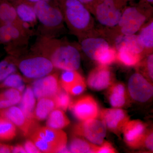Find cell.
Listing matches in <instances>:
<instances>
[{"label": "cell", "mask_w": 153, "mask_h": 153, "mask_svg": "<svg viewBox=\"0 0 153 153\" xmlns=\"http://www.w3.org/2000/svg\"><path fill=\"white\" fill-rule=\"evenodd\" d=\"M140 1H143L146 2L149 4L152 5L153 4V0H140Z\"/></svg>", "instance_id": "obj_46"}, {"label": "cell", "mask_w": 153, "mask_h": 153, "mask_svg": "<svg viewBox=\"0 0 153 153\" xmlns=\"http://www.w3.org/2000/svg\"><path fill=\"white\" fill-rule=\"evenodd\" d=\"M64 22L78 39L99 35L94 29L92 14L78 0H57Z\"/></svg>", "instance_id": "obj_2"}, {"label": "cell", "mask_w": 153, "mask_h": 153, "mask_svg": "<svg viewBox=\"0 0 153 153\" xmlns=\"http://www.w3.org/2000/svg\"><path fill=\"white\" fill-rule=\"evenodd\" d=\"M12 152L13 153H26L25 148L21 145H17L15 146H13Z\"/></svg>", "instance_id": "obj_43"}, {"label": "cell", "mask_w": 153, "mask_h": 153, "mask_svg": "<svg viewBox=\"0 0 153 153\" xmlns=\"http://www.w3.org/2000/svg\"><path fill=\"white\" fill-rule=\"evenodd\" d=\"M56 108L66 111L71 104V99L69 94L66 91L61 90L53 98Z\"/></svg>", "instance_id": "obj_33"}, {"label": "cell", "mask_w": 153, "mask_h": 153, "mask_svg": "<svg viewBox=\"0 0 153 153\" xmlns=\"http://www.w3.org/2000/svg\"><path fill=\"white\" fill-rule=\"evenodd\" d=\"M146 126L141 121L129 120L123 130L124 140L126 144L132 149L142 146L147 132Z\"/></svg>", "instance_id": "obj_14"}, {"label": "cell", "mask_w": 153, "mask_h": 153, "mask_svg": "<svg viewBox=\"0 0 153 153\" xmlns=\"http://www.w3.org/2000/svg\"><path fill=\"white\" fill-rule=\"evenodd\" d=\"M143 146L145 147L149 150L153 151V131H147L146 134L145 135Z\"/></svg>", "instance_id": "obj_39"}, {"label": "cell", "mask_w": 153, "mask_h": 153, "mask_svg": "<svg viewBox=\"0 0 153 153\" xmlns=\"http://www.w3.org/2000/svg\"><path fill=\"white\" fill-rule=\"evenodd\" d=\"M0 24H11L23 27L17 16L13 4L10 0H0Z\"/></svg>", "instance_id": "obj_21"}, {"label": "cell", "mask_w": 153, "mask_h": 153, "mask_svg": "<svg viewBox=\"0 0 153 153\" xmlns=\"http://www.w3.org/2000/svg\"><path fill=\"white\" fill-rule=\"evenodd\" d=\"M110 44L116 49L124 48L132 52L141 54L145 57L144 48L140 41L138 35H119L116 36Z\"/></svg>", "instance_id": "obj_19"}, {"label": "cell", "mask_w": 153, "mask_h": 153, "mask_svg": "<svg viewBox=\"0 0 153 153\" xmlns=\"http://www.w3.org/2000/svg\"><path fill=\"white\" fill-rule=\"evenodd\" d=\"M114 82V76L108 66L99 65L90 71L87 83L93 90L101 91L109 87Z\"/></svg>", "instance_id": "obj_15"}, {"label": "cell", "mask_w": 153, "mask_h": 153, "mask_svg": "<svg viewBox=\"0 0 153 153\" xmlns=\"http://www.w3.org/2000/svg\"><path fill=\"white\" fill-rule=\"evenodd\" d=\"M117 51L112 46L105 48L97 54L95 61L99 65L108 66L117 60Z\"/></svg>", "instance_id": "obj_30"}, {"label": "cell", "mask_w": 153, "mask_h": 153, "mask_svg": "<svg viewBox=\"0 0 153 153\" xmlns=\"http://www.w3.org/2000/svg\"><path fill=\"white\" fill-rule=\"evenodd\" d=\"M24 1H26L27 2L33 5L36 4V3L41 1L47 2L57 4V0H24Z\"/></svg>", "instance_id": "obj_45"}, {"label": "cell", "mask_w": 153, "mask_h": 153, "mask_svg": "<svg viewBox=\"0 0 153 153\" xmlns=\"http://www.w3.org/2000/svg\"><path fill=\"white\" fill-rule=\"evenodd\" d=\"M12 146L1 145L0 146V153L12 152Z\"/></svg>", "instance_id": "obj_44"}, {"label": "cell", "mask_w": 153, "mask_h": 153, "mask_svg": "<svg viewBox=\"0 0 153 153\" xmlns=\"http://www.w3.org/2000/svg\"><path fill=\"white\" fill-rule=\"evenodd\" d=\"M99 114L107 129L117 136L122 134L124 127L130 119L127 112L119 108L102 109Z\"/></svg>", "instance_id": "obj_10"}, {"label": "cell", "mask_w": 153, "mask_h": 153, "mask_svg": "<svg viewBox=\"0 0 153 153\" xmlns=\"http://www.w3.org/2000/svg\"><path fill=\"white\" fill-rule=\"evenodd\" d=\"M138 36L144 48V55L153 53V21L150 19L139 30Z\"/></svg>", "instance_id": "obj_22"}, {"label": "cell", "mask_w": 153, "mask_h": 153, "mask_svg": "<svg viewBox=\"0 0 153 153\" xmlns=\"http://www.w3.org/2000/svg\"><path fill=\"white\" fill-rule=\"evenodd\" d=\"M128 88L129 95L135 101L146 102L153 96L152 84L139 72L134 73L130 77Z\"/></svg>", "instance_id": "obj_9"}, {"label": "cell", "mask_w": 153, "mask_h": 153, "mask_svg": "<svg viewBox=\"0 0 153 153\" xmlns=\"http://www.w3.org/2000/svg\"><path fill=\"white\" fill-rule=\"evenodd\" d=\"M13 106L10 102L2 95L0 94V111L8 108Z\"/></svg>", "instance_id": "obj_42"}, {"label": "cell", "mask_w": 153, "mask_h": 153, "mask_svg": "<svg viewBox=\"0 0 153 153\" xmlns=\"http://www.w3.org/2000/svg\"><path fill=\"white\" fill-rule=\"evenodd\" d=\"M57 73H51L37 79L33 83V91L38 99L43 97L53 98L61 90Z\"/></svg>", "instance_id": "obj_12"}, {"label": "cell", "mask_w": 153, "mask_h": 153, "mask_svg": "<svg viewBox=\"0 0 153 153\" xmlns=\"http://www.w3.org/2000/svg\"><path fill=\"white\" fill-rule=\"evenodd\" d=\"M100 146H97L95 153H115L117 151L113 146L112 145L108 142H103Z\"/></svg>", "instance_id": "obj_38"}, {"label": "cell", "mask_w": 153, "mask_h": 153, "mask_svg": "<svg viewBox=\"0 0 153 153\" xmlns=\"http://www.w3.org/2000/svg\"><path fill=\"white\" fill-rule=\"evenodd\" d=\"M55 108L56 107L53 98L43 97L38 99L34 112L35 118L39 120H44Z\"/></svg>", "instance_id": "obj_26"}, {"label": "cell", "mask_w": 153, "mask_h": 153, "mask_svg": "<svg viewBox=\"0 0 153 153\" xmlns=\"http://www.w3.org/2000/svg\"><path fill=\"white\" fill-rule=\"evenodd\" d=\"M47 118V126L51 128L61 129L70 124V120L63 111L59 108L53 110Z\"/></svg>", "instance_id": "obj_25"}, {"label": "cell", "mask_w": 153, "mask_h": 153, "mask_svg": "<svg viewBox=\"0 0 153 153\" xmlns=\"http://www.w3.org/2000/svg\"><path fill=\"white\" fill-rule=\"evenodd\" d=\"M17 57L11 55L0 62V82L4 81L11 74L16 72Z\"/></svg>", "instance_id": "obj_31"}, {"label": "cell", "mask_w": 153, "mask_h": 153, "mask_svg": "<svg viewBox=\"0 0 153 153\" xmlns=\"http://www.w3.org/2000/svg\"><path fill=\"white\" fill-rule=\"evenodd\" d=\"M34 132L52 145L56 149L57 153H60L66 147L67 135L61 129L51 128L47 126L38 127Z\"/></svg>", "instance_id": "obj_18"}, {"label": "cell", "mask_w": 153, "mask_h": 153, "mask_svg": "<svg viewBox=\"0 0 153 153\" xmlns=\"http://www.w3.org/2000/svg\"><path fill=\"white\" fill-rule=\"evenodd\" d=\"M82 3L92 15L94 14L96 7L100 2L99 0H78Z\"/></svg>", "instance_id": "obj_40"}, {"label": "cell", "mask_w": 153, "mask_h": 153, "mask_svg": "<svg viewBox=\"0 0 153 153\" xmlns=\"http://www.w3.org/2000/svg\"><path fill=\"white\" fill-rule=\"evenodd\" d=\"M86 84L84 79H81L80 81L72 85L68 89L67 92L69 94L72 95H78L82 94L85 90Z\"/></svg>", "instance_id": "obj_37"}, {"label": "cell", "mask_w": 153, "mask_h": 153, "mask_svg": "<svg viewBox=\"0 0 153 153\" xmlns=\"http://www.w3.org/2000/svg\"><path fill=\"white\" fill-rule=\"evenodd\" d=\"M97 145L88 142L83 139L76 137L71 141L69 145L71 153H94Z\"/></svg>", "instance_id": "obj_27"}, {"label": "cell", "mask_w": 153, "mask_h": 153, "mask_svg": "<svg viewBox=\"0 0 153 153\" xmlns=\"http://www.w3.org/2000/svg\"><path fill=\"white\" fill-rule=\"evenodd\" d=\"M144 57L141 54L135 53L126 48H121L117 51V60L124 66L133 67L137 66Z\"/></svg>", "instance_id": "obj_24"}, {"label": "cell", "mask_w": 153, "mask_h": 153, "mask_svg": "<svg viewBox=\"0 0 153 153\" xmlns=\"http://www.w3.org/2000/svg\"><path fill=\"white\" fill-rule=\"evenodd\" d=\"M25 148L26 153H40L41 151L36 147L34 143L32 140H27L25 143Z\"/></svg>", "instance_id": "obj_41"}, {"label": "cell", "mask_w": 153, "mask_h": 153, "mask_svg": "<svg viewBox=\"0 0 153 153\" xmlns=\"http://www.w3.org/2000/svg\"><path fill=\"white\" fill-rule=\"evenodd\" d=\"M1 116L12 122L26 136H30L38 127L35 120L27 118L19 107L12 106L0 111Z\"/></svg>", "instance_id": "obj_13"}, {"label": "cell", "mask_w": 153, "mask_h": 153, "mask_svg": "<svg viewBox=\"0 0 153 153\" xmlns=\"http://www.w3.org/2000/svg\"><path fill=\"white\" fill-rule=\"evenodd\" d=\"M100 36H87L78 39L79 49L88 58L93 60L102 49L111 46L105 38Z\"/></svg>", "instance_id": "obj_17"}, {"label": "cell", "mask_w": 153, "mask_h": 153, "mask_svg": "<svg viewBox=\"0 0 153 153\" xmlns=\"http://www.w3.org/2000/svg\"><path fill=\"white\" fill-rule=\"evenodd\" d=\"M30 137L31 140L41 152L57 153L56 149L52 145L47 141L41 138L36 133H33Z\"/></svg>", "instance_id": "obj_34"}, {"label": "cell", "mask_w": 153, "mask_h": 153, "mask_svg": "<svg viewBox=\"0 0 153 153\" xmlns=\"http://www.w3.org/2000/svg\"><path fill=\"white\" fill-rule=\"evenodd\" d=\"M1 146V144H0V146Z\"/></svg>", "instance_id": "obj_48"}, {"label": "cell", "mask_w": 153, "mask_h": 153, "mask_svg": "<svg viewBox=\"0 0 153 153\" xmlns=\"http://www.w3.org/2000/svg\"><path fill=\"white\" fill-rule=\"evenodd\" d=\"M137 66L140 67L141 74L149 81L152 82L153 79V53L146 55L142 59Z\"/></svg>", "instance_id": "obj_32"}, {"label": "cell", "mask_w": 153, "mask_h": 153, "mask_svg": "<svg viewBox=\"0 0 153 153\" xmlns=\"http://www.w3.org/2000/svg\"><path fill=\"white\" fill-rule=\"evenodd\" d=\"M108 99L110 104L115 108L122 107L127 100L125 85L121 83H114L111 85L108 92Z\"/></svg>", "instance_id": "obj_20"}, {"label": "cell", "mask_w": 153, "mask_h": 153, "mask_svg": "<svg viewBox=\"0 0 153 153\" xmlns=\"http://www.w3.org/2000/svg\"><path fill=\"white\" fill-rule=\"evenodd\" d=\"M30 49L49 59L56 69L77 71L80 67L79 46L66 40L38 36Z\"/></svg>", "instance_id": "obj_1"}, {"label": "cell", "mask_w": 153, "mask_h": 153, "mask_svg": "<svg viewBox=\"0 0 153 153\" xmlns=\"http://www.w3.org/2000/svg\"><path fill=\"white\" fill-rule=\"evenodd\" d=\"M33 6L39 24L38 36L56 38L65 28L63 15L58 4L41 1Z\"/></svg>", "instance_id": "obj_4"}, {"label": "cell", "mask_w": 153, "mask_h": 153, "mask_svg": "<svg viewBox=\"0 0 153 153\" xmlns=\"http://www.w3.org/2000/svg\"><path fill=\"white\" fill-rule=\"evenodd\" d=\"M22 92L16 88H11L2 93V95L10 102L13 105L18 104L22 99Z\"/></svg>", "instance_id": "obj_36"}, {"label": "cell", "mask_w": 153, "mask_h": 153, "mask_svg": "<svg viewBox=\"0 0 153 153\" xmlns=\"http://www.w3.org/2000/svg\"><path fill=\"white\" fill-rule=\"evenodd\" d=\"M83 79V77L76 70H66L63 71L60 75L59 82L63 90L67 92L72 85Z\"/></svg>", "instance_id": "obj_28"}, {"label": "cell", "mask_w": 153, "mask_h": 153, "mask_svg": "<svg viewBox=\"0 0 153 153\" xmlns=\"http://www.w3.org/2000/svg\"><path fill=\"white\" fill-rule=\"evenodd\" d=\"M73 131L76 136L83 137L89 142L100 146L104 142L107 128L102 121L94 119L81 121L74 126Z\"/></svg>", "instance_id": "obj_8"}, {"label": "cell", "mask_w": 153, "mask_h": 153, "mask_svg": "<svg viewBox=\"0 0 153 153\" xmlns=\"http://www.w3.org/2000/svg\"><path fill=\"white\" fill-rule=\"evenodd\" d=\"M99 1H100L101 2L102 1H104V0H99Z\"/></svg>", "instance_id": "obj_47"}, {"label": "cell", "mask_w": 153, "mask_h": 153, "mask_svg": "<svg viewBox=\"0 0 153 153\" xmlns=\"http://www.w3.org/2000/svg\"><path fill=\"white\" fill-rule=\"evenodd\" d=\"M130 0H104L96 7L94 16L102 26L106 28L117 25L125 8Z\"/></svg>", "instance_id": "obj_7"}, {"label": "cell", "mask_w": 153, "mask_h": 153, "mask_svg": "<svg viewBox=\"0 0 153 153\" xmlns=\"http://www.w3.org/2000/svg\"><path fill=\"white\" fill-rule=\"evenodd\" d=\"M32 52V55L18 61L17 66L24 76L37 79L51 74L55 69L51 61L43 55Z\"/></svg>", "instance_id": "obj_6"}, {"label": "cell", "mask_w": 153, "mask_h": 153, "mask_svg": "<svg viewBox=\"0 0 153 153\" xmlns=\"http://www.w3.org/2000/svg\"><path fill=\"white\" fill-rule=\"evenodd\" d=\"M69 107L74 116L81 121L97 119L99 114L98 104L90 95L79 98L71 103Z\"/></svg>", "instance_id": "obj_11"}, {"label": "cell", "mask_w": 153, "mask_h": 153, "mask_svg": "<svg viewBox=\"0 0 153 153\" xmlns=\"http://www.w3.org/2000/svg\"><path fill=\"white\" fill-rule=\"evenodd\" d=\"M17 134L16 126L4 117H0V140L10 141L13 139Z\"/></svg>", "instance_id": "obj_29"}, {"label": "cell", "mask_w": 153, "mask_h": 153, "mask_svg": "<svg viewBox=\"0 0 153 153\" xmlns=\"http://www.w3.org/2000/svg\"><path fill=\"white\" fill-rule=\"evenodd\" d=\"M3 85L6 87L16 88L21 92L24 91L25 88L22 76L16 72L7 77L4 80Z\"/></svg>", "instance_id": "obj_35"}, {"label": "cell", "mask_w": 153, "mask_h": 153, "mask_svg": "<svg viewBox=\"0 0 153 153\" xmlns=\"http://www.w3.org/2000/svg\"><path fill=\"white\" fill-rule=\"evenodd\" d=\"M20 103V108L24 113L25 116L30 120H34L36 97L33 89L27 87L25 90Z\"/></svg>", "instance_id": "obj_23"}, {"label": "cell", "mask_w": 153, "mask_h": 153, "mask_svg": "<svg viewBox=\"0 0 153 153\" xmlns=\"http://www.w3.org/2000/svg\"><path fill=\"white\" fill-rule=\"evenodd\" d=\"M13 4L17 16L22 26L33 32V29L38 24L37 16L33 4L24 0H10Z\"/></svg>", "instance_id": "obj_16"}, {"label": "cell", "mask_w": 153, "mask_h": 153, "mask_svg": "<svg viewBox=\"0 0 153 153\" xmlns=\"http://www.w3.org/2000/svg\"><path fill=\"white\" fill-rule=\"evenodd\" d=\"M33 32L20 25L0 24V43L5 45L11 55L18 56L27 49Z\"/></svg>", "instance_id": "obj_5"}, {"label": "cell", "mask_w": 153, "mask_h": 153, "mask_svg": "<svg viewBox=\"0 0 153 153\" xmlns=\"http://www.w3.org/2000/svg\"><path fill=\"white\" fill-rule=\"evenodd\" d=\"M153 7L151 4L140 1L137 5L126 6L117 25L114 27L102 30V35L110 43L119 35L136 34L151 18Z\"/></svg>", "instance_id": "obj_3"}]
</instances>
